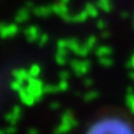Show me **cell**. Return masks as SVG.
<instances>
[{
  "mask_svg": "<svg viewBox=\"0 0 134 134\" xmlns=\"http://www.w3.org/2000/svg\"><path fill=\"white\" fill-rule=\"evenodd\" d=\"M85 134H134V120L119 112H109L97 118Z\"/></svg>",
  "mask_w": 134,
  "mask_h": 134,
  "instance_id": "cell-1",
  "label": "cell"
}]
</instances>
